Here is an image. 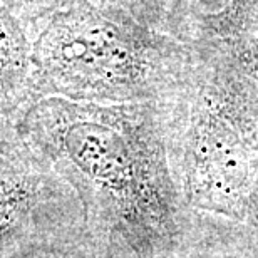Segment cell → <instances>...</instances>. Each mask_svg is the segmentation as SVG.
<instances>
[{"mask_svg":"<svg viewBox=\"0 0 258 258\" xmlns=\"http://www.w3.org/2000/svg\"><path fill=\"white\" fill-rule=\"evenodd\" d=\"M20 133L121 220L158 233L173 226L174 191L151 102L40 96L22 109Z\"/></svg>","mask_w":258,"mask_h":258,"instance_id":"obj_1","label":"cell"},{"mask_svg":"<svg viewBox=\"0 0 258 258\" xmlns=\"http://www.w3.org/2000/svg\"><path fill=\"white\" fill-rule=\"evenodd\" d=\"M35 97L151 102L168 81L158 37L124 10L72 0L32 34Z\"/></svg>","mask_w":258,"mask_h":258,"instance_id":"obj_2","label":"cell"},{"mask_svg":"<svg viewBox=\"0 0 258 258\" xmlns=\"http://www.w3.org/2000/svg\"><path fill=\"white\" fill-rule=\"evenodd\" d=\"M184 191L198 210L258 223V144L216 97L195 102L183 156Z\"/></svg>","mask_w":258,"mask_h":258,"instance_id":"obj_3","label":"cell"},{"mask_svg":"<svg viewBox=\"0 0 258 258\" xmlns=\"http://www.w3.org/2000/svg\"><path fill=\"white\" fill-rule=\"evenodd\" d=\"M30 54L27 29L0 0V112L24 109L35 99Z\"/></svg>","mask_w":258,"mask_h":258,"instance_id":"obj_4","label":"cell"},{"mask_svg":"<svg viewBox=\"0 0 258 258\" xmlns=\"http://www.w3.org/2000/svg\"><path fill=\"white\" fill-rule=\"evenodd\" d=\"M221 35L240 62L258 77V0H235L221 19Z\"/></svg>","mask_w":258,"mask_h":258,"instance_id":"obj_5","label":"cell"},{"mask_svg":"<svg viewBox=\"0 0 258 258\" xmlns=\"http://www.w3.org/2000/svg\"><path fill=\"white\" fill-rule=\"evenodd\" d=\"M9 9L17 15L19 20L25 25L29 35L32 37L35 29L54 14L55 10L64 7L72 0H4Z\"/></svg>","mask_w":258,"mask_h":258,"instance_id":"obj_6","label":"cell"},{"mask_svg":"<svg viewBox=\"0 0 258 258\" xmlns=\"http://www.w3.org/2000/svg\"><path fill=\"white\" fill-rule=\"evenodd\" d=\"M29 184V181L25 183L15 176L0 174V228L12 220L19 205L27 196Z\"/></svg>","mask_w":258,"mask_h":258,"instance_id":"obj_7","label":"cell"}]
</instances>
